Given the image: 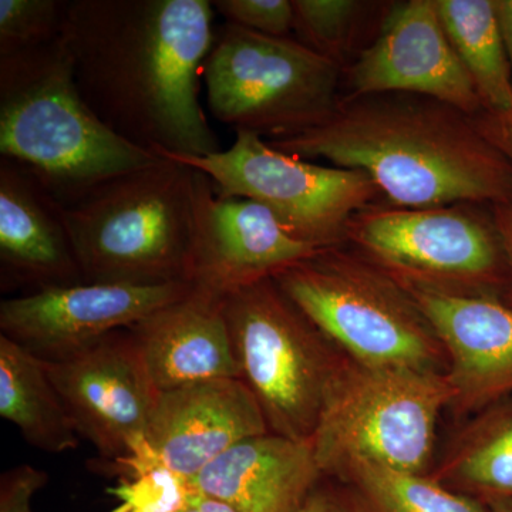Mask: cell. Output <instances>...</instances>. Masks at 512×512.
<instances>
[{"instance_id": "6da1fadb", "label": "cell", "mask_w": 512, "mask_h": 512, "mask_svg": "<svg viewBox=\"0 0 512 512\" xmlns=\"http://www.w3.org/2000/svg\"><path fill=\"white\" fill-rule=\"evenodd\" d=\"M214 10L210 0L67 2L62 40L90 109L157 156L220 153L198 97Z\"/></svg>"}, {"instance_id": "7a4b0ae2", "label": "cell", "mask_w": 512, "mask_h": 512, "mask_svg": "<svg viewBox=\"0 0 512 512\" xmlns=\"http://www.w3.org/2000/svg\"><path fill=\"white\" fill-rule=\"evenodd\" d=\"M268 143L302 160L362 171L393 207L494 205L512 194V167L473 116L420 94L342 96L318 126Z\"/></svg>"}, {"instance_id": "3957f363", "label": "cell", "mask_w": 512, "mask_h": 512, "mask_svg": "<svg viewBox=\"0 0 512 512\" xmlns=\"http://www.w3.org/2000/svg\"><path fill=\"white\" fill-rule=\"evenodd\" d=\"M0 157L28 168L60 205L160 158L90 109L62 36L0 56Z\"/></svg>"}, {"instance_id": "277c9868", "label": "cell", "mask_w": 512, "mask_h": 512, "mask_svg": "<svg viewBox=\"0 0 512 512\" xmlns=\"http://www.w3.org/2000/svg\"><path fill=\"white\" fill-rule=\"evenodd\" d=\"M197 174L160 157L62 205L83 281L191 284Z\"/></svg>"}, {"instance_id": "5b68a950", "label": "cell", "mask_w": 512, "mask_h": 512, "mask_svg": "<svg viewBox=\"0 0 512 512\" xmlns=\"http://www.w3.org/2000/svg\"><path fill=\"white\" fill-rule=\"evenodd\" d=\"M274 279L353 362L446 372L443 346L413 296L350 245L320 249Z\"/></svg>"}, {"instance_id": "8992f818", "label": "cell", "mask_w": 512, "mask_h": 512, "mask_svg": "<svg viewBox=\"0 0 512 512\" xmlns=\"http://www.w3.org/2000/svg\"><path fill=\"white\" fill-rule=\"evenodd\" d=\"M453 397L446 372L367 366L345 357L311 437L323 477L352 460L429 474L437 420Z\"/></svg>"}, {"instance_id": "52a82bcc", "label": "cell", "mask_w": 512, "mask_h": 512, "mask_svg": "<svg viewBox=\"0 0 512 512\" xmlns=\"http://www.w3.org/2000/svg\"><path fill=\"white\" fill-rule=\"evenodd\" d=\"M212 116L271 140L318 126L338 106L343 67L289 37L225 22L202 70Z\"/></svg>"}, {"instance_id": "ba28073f", "label": "cell", "mask_w": 512, "mask_h": 512, "mask_svg": "<svg viewBox=\"0 0 512 512\" xmlns=\"http://www.w3.org/2000/svg\"><path fill=\"white\" fill-rule=\"evenodd\" d=\"M241 380L271 433L311 440L333 376L345 359L274 278L224 298Z\"/></svg>"}, {"instance_id": "9c48e42d", "label": "cell", "mask_w": 512, "mask_h": 512, "mask_svg": "<svg viewBox=\"0 0 512 512\" xmlns=\"http://www.w3.org/2000/svg\"><path fill=\"white\" fill-rule=\"evenodd\" d=\"M346 244L403 285L500 298L507 262L493 214L481 204L399 208L375 202L349 221Z\"/></svg>"}, {"instance_id": "30bf717a", "label": "cell", "mask_w": 512, "mask_h": 512, "mask_svg": "<svg viewBox=\"0 0 512 512\" xmlns=\"http://www.w3.org/2000/svg\"><path fill=\"white\" fill-rule=\"evenodd\" d=\"M228 150L205 157L158 154L210 177L217 195L268 208L291 237L315 249L346 244L349 221L383 197L369 175L289 156L259 134L235 130Z\"/></svg>"}, {"instance_id": "8fae6325", "label": "cell", "mask_w": 512, "mask_h": 512, "mask_svg": "<svg viewBox=\"0 0 512 512\" xmlns=\"http://www.w3.org/2000/svg\"><path fill=\"white\" fill-rule=\"evenodd\" d=\"M46 367L80 436L101 456L121 464L146 453L160 392L127 329Z\"/></svg>"}, {"instance_id": "7c38bea8", "label": "cell", "mask_w": 512, "mask_h": 512, "mask_svg": "<svg viewBox=\"0 0 512 512\" xmlns=\"http://www.w3.org/2000/svg\"><path fill=\"white\" fill-rule=\"evenodd\" d=\"M191 284H92L45 289L0 303V330L45 362L83 352L184 298Z\"/></svg>"}, {"instance_id": "4fadbf2b", "label": "cell", "mask_w": 512, "mask_h": 512, "mask_svg": "<svg viewBox=\"0 0 512 512\" xmlns=\"http://www.w3.org/2000/svg\"><path fill=\"white\" fill-rule=\"evenodd\" d=\"M345 96L409 93L433 97L468 116L484 110L476 86L441 25L434 0H406L386 10L375 40L343 69Z\"/></svg>"}, {"instance_id": "5bb4252c", "label": "cell", "mask_w": 512, "mask_h": 512, "mask_svg": "<svg viewBox=\"0 0 512 512\" xmlns=\"http://www.w3.org/2000/svg\"><path fill=\"white\" fill-rule=\"evenodd\" d=\"M197 173L191 264L195 288L225 298L320 251L291 237L264 205L220 197L210 177Z\"/></svg>"}, {"instance_id": "9a60e30c", "label": "cell", "mask_w": 512, "mask_h": 512, "mask_svg": "<svg viewBox=\"0 0 512 512\" xmlns=\"http://www.w3.org/2000/svg\"><path fill=\"white\" fill-rule=\"evenodd\" d=\"M403 286L446 353V375L454 390L450 410L474 416L512 396V308L500 298Z\"/></svg>"}, {"instance_id": "2e32d148", "label": "cell", "mask_w": 512, "mask_h": 512, "mask_svg": "<svg viewBox=\"0 0 512 512\" xmlns=\"http://www.w3.org/2000/svg\"><path fill=\"white\" fill-rule=\"evenodd\" d=\"M266 433L244 380L218 379L158 394L146 441L158 463L192 481L229 448Z\"/></svg>"}, {"instance_id": "e0dca14e", "label": "cell", "mask_w": 512, "mask_h": 512, "mask_svg": "<svg viewBox=\"0 0 512 512\" xmlns=\"http://www.w3.org/2000/svg\"><path fill=\"white\" fill-rule=\"evenodd\" d=\"M0 281L23 295L83 284L62 205L28 168L0 157Z\"/></svg>"}, {"instance_id": "ac0fdd59", "label": "cell", "mask_w": 512, "mask_h": 512, "mask_svg": "<svg viewBox=\"0 0 512 512\" xmlns=\"http://www.w3.org/2000/svg\"><path fill=\"white\" fill-rule=\"evenodd\" d=\"M158 392L218 379H241L224 298L192 286L184 298L128 326Z\"/></svg>"}, {"instance_id": "d6986e66", "label": "cell", "mask_w": 512, "mask_h": 512, "mask_svg": "<svg viewBox=\"0 0 512 512\" xmlns=\"http://www.w3.org/2000/svg\"><path fill=\"white\" fill-rule=\"evenodd\" d=\"M322 478L311 440L269 431L229 448L190 484L239 512H299Z\"/></svg>"}, {"instance_id": "ffe728a7", "label": "cell", "mask_w": 512, "mask_h": 512, "mask_svg": "<svg viewBox=\"0 0 512 512\" xmlns=\"http://www.w3.org/2000/svg\"><path fill=\"white\" fill-rule=\"evenodd\" d=\"M0 416L30 446L50 454L76 450L80 433L47 372L45 360L0 335Z\"/></svg>"}, {"instance_id": "44dd1931", "label": "cell", "mask_w": 512, "mask_h": 512, "mask_svg": "<svg viewBox=\"0 0 512 512\" xmlns=\"http://www.w3.org/2000/svg\"><path fill=\"white\" fill-rule=\"evenodd\" d=\"M429 476L476 500L512 498V396L474 414Z\"/></svg>"}, {"instance_id": "7402d4cb", "label": "cell", "mask_w": 512, "mask_h": 512, "mask_svg": "<svg viewBox=\"0 0 512 512\" xmlns=\"http://www.w3.org/2000/svg\"><path fill=\"white\" fill-rule=\"evenodd\" d=\"M444 32L466 67L484 111L512 110V77L494 0H434Z\"/></svg>"}, {"instance_id": "603a6c76", "label": "cell", "mask_w": 512, "mask_h": 512, "mask_svg": "<svg viewBox=\"0 0 512 512\" xmlns=\"http://www.w3.org/2000/svg\"><path fill=\"white\" fill-rule=\"evenodd\" d=\"M338 478L352 512H491L483 501L456 493L429 474L409 473L369 460H352Z\"/></svg>"}, {"instance_id": "cb8c5ba5", "label": "cell", "mask_w": 512, "mask_h": 512, "mask_svg": "<svg viewBox=\"0 0 512 512\" xmlns=\"http://www.w3.org/2000/svg\"><path fill=\"white\" fill-rule=\"evenodd\" d=\"M293 32L298 42L345 69L367 10L375 3L357 0H292Z\"/></svg>"}, {"instance_id": "d4e9b609", "label": "cell", "mask_w": 512, "mask_h": 512, "mask_svg": "<svg viewBox=\"0 0 512 512\" xmlns=\"http://www.w3.org/2000/svg\"><path fill=\"white\" fill-rule=\"evenodd\" d=\"M130 480L121 481L111 493L121 504L114 512H180L187 501L190 481L178 477L148 448L143 456L124 461Z\"/></svg>"}, {"instance_id": "484cf974", "label": "cell", "mask_w": 512, "mask_h": 512, "mask_svg": "<svg viewBox=\"0 0 512 512\" xmlns=\"http://www.w3.org/2000/svg\"><path fill=\"white\" fill-rule=\"evenodd\" d=\"M66 3L0 0V56L35 49L59 39Z\"/></svg>"}, {"instance_id": "4316f807", "label": "cell", "mask_w": 512, "mask_h": 512, "mask_svg": "<svg viewBox=\"0 0 512 512\" xmlns=\"http://www.w3.org/2000/svg\"><path fill=\"white\" fill-rule=\"evenodd\" d=\"M212 6L225 22L274 37H289L293 30L292 0H214Z\"/></svg>"}, {"instance_id": "83f0119b", "label": "cell", "mask_w": 512, "mask_h": 512, "mask_svg": "<svg viewBox=\"0 0 512 512\" xmlns=\"http://www.w3.org/2000/svg\"><path fill=\"white\" fill-rule=\"evenodd\" d=\"M46 471L20 464L0 477V512H33L32 500L47 483Z\"/></svg>"}, {"instance_id": "f1b7e54d", "label": "cell", "mask_w": 512, "mask_h": 512, "mask_svg": "<svg viewBox=\"0 0 512 512\" xmlns=\"http://www.w3.org/2000/svg\"><path fill=\"white\" fill-rule=\"evenodd\" d=\"M474 124L485 140L500 151L512 167V110L504 114L481 111L473 116Z\"/></svg>"}, {"instance_id": "f546056e", "label": "cell", "mask_w": 512, "mask_h": 512, "mask_svg": "<svg viewBox=\"0 0 512 512\" xmlns=\"http://www.w3.org/2000/svg\"><path fill=\"white\" fill-rule=\"evenodd\" d=\"M495 227L503 242L505 262H507V286L504 291V302L512 308V194L508 200L491 205Z\"/></svg>"}, {"instance_id": "4dcf8cb0", "label": "cell", "mask_w": 512, "mask_h": 512, "mask_svg": "<svg viewBox=\"0 0 512 512\" xmlns=\"http://www.w3.org/2000/svg\"><path fill=\"white\" fill-rule=\"evenodd\" d=\"M299 512H352L342 491L332 487H318L309 495Z\"/></svg>"}, {"instance_id": "1f68e13d", "label": "cell", "mask_w": 512, "mask_h": 512, "mask_svg": "<svg viewBox=\"0 0 512 512\" xmlns=\"http://www.w3.org/2000/svg\"><path fill=\"white\" fill-rule=\"evenodd\" d=\"M180 512H239L232 508L231 505L222 503L220 500L208 497V495L200 493L195 490L190 484V491H188L187 501L183 510Z\"/></svg>"}, {"instance_id": "d6a6232c", "label": "cell", "mask_w": 512, "mask_h": 512, "mask_svg": "<svg viewBox=\"0 0 512 512\" xmlns=\"http://www.w3.org/2000/svg\"><path fill=\"white\" fill-rule=\"evenodd\" d=\"M494 6L512 77V0H494Z\"/></svg>"}, {"instance_id": "836d02e7", "label": "cell", "mask_w": 512, "mask_h": 512, "mask_svg": "<svg viewBox=\"0 0 512 512\" xmlns=\"http://www.w3.org/2000/svg\"><path fill=\"white\" fill-rule=\"evenodd\" d=\"M483 503L491 512H512V498H490Z\"/></svg>"}]
</instances>
